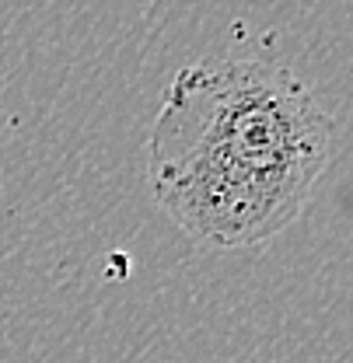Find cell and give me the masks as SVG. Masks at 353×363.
Returning <instances> with one entry per match:
<instances>
[{
  "mask_svg": "<svg viewBox=\"0 0 353 363\" xmlns=\"http://www.w3.org/2000/svg\"><path fill=\"white\" fill-rule=\"evenodd\" d=\"M332 150V116L287 67L210 56L165 88L147 136V185L196 245L256 248L305 210Z\"/></svg>",
  "mask_w": 353,
  "mask_h": 363,
  "instance_id": "1",
  "label": "cell"
}]
</instances>
